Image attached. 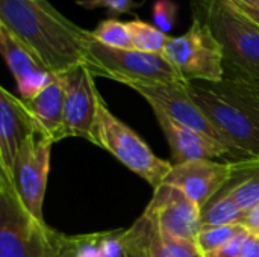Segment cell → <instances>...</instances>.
I'll return each mask as SVG.
<instances>
[{
  "mask_svg": "<svg viewBox=\"0 0 259 257\" xmlns=\"http://www.w3.org/2000/svg\"><path fill=\"white\" fill-rule=\"evenodd\" d=\"M0 26L55 76L87 64L90 30L67 20L46 0H0Z\"/></svg>",
  "mask_w": 259,
  "mask_h": 257,
  "instance_id": "obj_1",
  "label": "cell"
},
{
  "mask_svg": "<svg viewBox=\"0 0 259 257\" xmlns=\"http://www.w3.org/2000/svg\"><path fill=\"white\" fill-rule=\"evenodd\" d=\"M187 91L238 161H259V88L223 79L188 82Z\"/></svg>",
  "mask_w": 259,
  "mask_h": 257,
  "instance_id": "obj_2",
  "label": "cell"
},
{
  "mask_svg": "<svg viewBox=\"0 0 259 257\" xmlns=\"http://www.w3.org/2000/svg\"><path fill=\"white\" fill-rule=\"evenodd\" d=\"M202 17L223 47L225 79L259 88V26L228 0H194Z\"/></svg>",
  "mask_w": 259,
  "mask_h": 257,
  "instance_id": "obj_3",
  "label": "cell"
},
{
  "mask_svg": "<svg viewBox=\"0 0 259 257\" xmlns=\"http://www.w3.org/2000/svg\"><path fill=\"white\" fill-rule=\"evenodd\" d=\"M87 67L93 76L106 77L126 86L175 83L187 85L181 73L162 56L135 48H115L96 41L91 30L85 45Z\"/></svg>",
  "mask_w": 259,
  "mask_h": 257,
  "instance_id": "obj_4",
  "label": "cell"
},
{
  "mask_svg": "<svg viewBox=\"0 0 259 257\" xmlns=\"http://www.w3.org/2000/svg\"><path fill=\"white\" fill-rule=\"evenodd\" d=\"M91 142L117 158L153 189L159 188L173 170V164L158 158L135 130L109 111L102 97H99Z\"/></svg>",
  "mask_w": 259,
  "mask_h": 257,
  "instance_id": "obj_5",
  "label": "cell"
},
{
  "mask_svg": "<svg viewBox=\"0 0 259 257\" xmlns=\"http://www.w3.org/2000/svg\"><path fill=\"white\" fill-rule=\"evenodd\" d=\"M61 238L24 209L0 171V257H55Z\"/></svg>",
  "mask_w": 259,
  "mask_h": 257,
  "instance_id": "obj_6",
  "label": "cell"
},
{
  "mask_svg": "<svg viewBox=\"0 0 259 257\" xmlns=\"http://www.w3.org/2000/svg\"><path fill=\"white\" fill-rule=\"evenodd\" d=\"M162 56L187 82L219 83L225 79L223 47L209 24L197 14H193V23L184 35L170 36Z\"/></svg>",
  "mask_w": 259,
  "mask_h": 257,
  "instance_id": "obj_7",
  "label": "cell"
},
{
  "mask_svg": "<svg viewBox=\"0 0 259 257\" xmlns=\"http://www.w3.org/2000/svg\"><path fill=\"white\" fill-rule=\"evenodd\" d=\"M256 168H259L258 159L235 162H215L208 159L190 161L173 165L164 183L179 188L203 209L232 180Z\"/></svg>",
  "mask_w": 259,
  "mask_h": 257,
  "instance_id": "obj_8",
  "label": "cell"
},
{
  "mask_svg": "<svg viewBox=\"0 0 259 257\" xmlns=\"http://www.w3.org/2000/svg\"><path fill=\"white\" fill-rule=\"evenodd\" d=\"M53 144L46 136L32 135L20 148L11 174L6 176L24 209L41 224H47L42 215V204Z\"/></svg>",
  "mask_w": 259,
  "mask_h": 257,
  "instance_id": "obj_9",
  "label": "cell"
},
{
  "mask_svg": "<svg viewBox=\"0 0 259 257\" xmlns=\"http://www.w3.org/2000/svg\"><path fill=\"white\" fill-rule=\"evenodd\" d=\"M143 215L161 233L193 242L202 229V209L184 191L168 183L155 189Z\"/></svg>",
  "mask_w": 259,
  "mask_h": 257,
  "instance_id": "obj_10",
  "label": "cell"
},
{
  "mask_svg": "<svg viewBox=\"0 0 259 257\" xmlns=\"http://www.w3.org/2000/svg\"><path fill=\"white\" fill-rule=\"evenodd\" d=\"M61 79L65 89L64 138H85L91 141L100 97L94 76L87 65H79L61 74Z\"/></svg>",
  "mask_w": 259,
  "mask_h": 257,
  "instance_id": "obj_11",
  "label": "cell"
},
{
  "mask_svg": "<svg viewBox=\"0 0 259 257\" xmlns=\"http://www.w3.org/2000/svg\"><path fill=\"white\" fill-rule=\"evenodd\" d=\"M129 88H132L135 92L144 97L152 108L161 109L164 114H167L179 124H184L196 132H200L225 144L223 138L215 130L212 123L208 120V117L202 112V109L196 105V101L188 94L187 85L153 83V85H132Z\"/></svg>",
  "mask_w": 259,
  "mask_h": 257,
  "instance_id": "obj_12",
  "label": "cell"
},
{
  "mask_svg": "<svg viewBox=\"0 0 259 257\" xmlns=\"http://www.w3.org/2000/svg\"><path fill=\"white\" fill-rule=\"evenodd\" d=\"M38 133L26 103L0 86V171L11 174L23 144Z\"/></svg>",
  "mask_w": 259,
  "mask_h": 257,
  "instance_id": "obj_13",
  "label": "cell"
},
{
  "mask_svg": "<svg viewBox=\"0 0 259 257\" xmlns=\"http://www.w3.org/2000/svg\"><path fill=\"white\" fill-rule=\"evenodd\" d=\"M0 50L17 82V89L23 101L33 98L56 77L3 26H0Z\"/></svg>",
  "mask_w": 259,
  "mask_h": 257,
  "instance_id": "obj_14",
  "label": "cell"
},
{
  "mask_svg": "<svg viewBox=\"0 0 259 257\" xmlns=\"http://www.w3.org/2000/svg\"><path fill=\"white\" fill-rule=\"evenodd\" d=\"M156 117V121L171 148L173 165L184 164L190 161H214L215 158H222L226 155H232V151L217 139H212L200 132H196L184 124H179L167 114H164L158 108H152Z\"/></svg>",
  "mask_w": 259,
  "mask_h": 257,
  "instance_id": "obj_15",
  "label": "cell"
},
{
  "mask_svg": "<svg viewBox=\"0 0 259 257\" xmlns=\"http://www.w3.org/2000/svg\"><path fill=\"white\" fill-rule=\"evenodd\" d=\"M38 127V135L53 142L64 139L65 89L61 76H56L39 94L24 101Z\"/></svg>",
  "mask_w": 259,
  "mask_h": 257,
  "instance_id": "obj_16",
  "label": "cell"
},
{
  "mask_svg": "<svg viewBox=\"0 0 259 257\" xmlns=\"http://www.w3.org/2000/svg\"><path fill=\"white\" fill-rule=\"evenodd\" d=\"M134 227L152 257H203L196 242L161 233L146 215Z\"/></svg>",
  "mask_w": 259,
  "mask_h": 257,
  "instance_id": "obj_17",
  "label": "cell"
},
{
  "mask_svg": "<svg viewBox=\"0 0 259 257\" xmlns=\"http://www.w3.org/2000/svg\"><path fill=\"white\" fill-rule=\"evenodd\" d=\"M244 217L246 212L226 192L222 191L202 209V227L243 224Z\"/></svg>",
  "mask_w": 259,
  "mask_h": 257,
  "instance_id": "obj_18",
  "label": "cell"
},
{
  "mask_svg": "<svg viewBox=\"0 0 259 257\" xmlns=\"http://www.w3.org/2000/svg\"><path fill=\"white\" fill-rule=\"evenodd\" d=\"M126 24L135 50L147 53H162L165 44L170 39V36L159 30L155 24H149L140 18L131 20Z\"/></svg>",
  "mask_w": 259,
  "mask_h": 257,
  "instance_id": "obj_19",
  "label": "cell"
},
{
  "mask_svg": "<svg viewBox=\"0 0 259 257\" xmlns=\"http://www.w3.org/2000/svg\"><path fill=\"white\" fill-rule=\"evenodd\" d=\"M244 212L259 206V168L247 171L232 180L225 189Z\"/></svg>",
  "mask_w": 259,
  "mask_h": 257,
  "instance_id": "obj_20",
  "label": "cell"
},
{
  "mask_svg": "<svg viewBox=\"0 0 259 257\" xmlns=\"http://www.w3.org/2000/svg\"><path fill=\"white\" fill-rule=\"evenodd\" d=\"M246 230L249 229L243 224L222 226V227H202L196 238V245L200 250V253L205 256L211 251L225 247Z\"/></svg>",
  "mask_w": 259,
  "mask_h": 257,
  "instance_id": "obj_21",
  "label": "cell"
},
{
  "mask_svg": "<svg viewBox=\"0 0 259 257\" xmlns=\"http://www.w3.org/2000/svg\"><path fill=\"white\" fill-rule=\"evenodd\" d=\"M91 36L109 47L115 48H134V42L126 23H121L115 18H108L102 21L94 30H91Z\"/></svg>",
  "mask_w": 259,
  "mask_h": 257,
  "instance_id": "obj_22",
  "label": "cell"
},
{
  "mask_svg": "<svg viewBox=\"0 0 259 257\" xmlns=\"http://www.w3.org/2000/svg\"><path fill=\"white\" fill-rule=\"evenodd\" d=\"M178 5L173 0H156L152 8L153 24L164 33L170 32L178 20Z\"/></svg>",
  "mask_w": 259,
  "mask_h": 257,
  "instance_id": "obj_23",
  "label": "cell"
},
{
  "mask_svg": "<svg viewBox=\"0 0 259 257\" xmlns=\"http://www.w3.org/2000/svg\"><path fill=\"white\" fill-rule=\"evenodd\" d=\"M76 5L85 9L105 8L112 14H129L140 6V3H135L134 0H76Z\"/></svg>",
  "mask_w": 259,
  "mask_h": 257,
  "instance_id": "obj_24",
  "label": "cell"
},
{
  "mask_svg": "<svg viewBox=\"0 0 259 257\" xmlns=\"http://www.w3.org/2000/svg\"><path fill=\"white\" fill-rule=\"evenodd\" d=\"M249 233H250V230L243 232L241 235H238L234 241H231L225 247H222V248H219L215 251H211V253L205 254L203 257H241L243 245H244Z\"/></svg>",
  "mask_w": 259,
  "mask_h": 257,
  "instance_id": "obj_25",
  "label": "cell"
},
{
  "mask_svg": "<svg viewBox=\"0 0 259 257\" xmlns=\"http://www.w3.org/2000/svg\"><path fill=\"white\" fill-rule=\"evenodd\" d=\"M238 12L259 26V0H228Z\"/></svg>",
  "mask_w": 259,
  "mask_h": 257,
  "instance_id": "obj_26",
  "label": "cell"
},
{
  "mask_svg": "<svg viewBox=\"0 0 259 257\" xmlns=\"http://www.w3.org/2000/svg\"><path fill=\"white\" fill-rule=\"evenodd\" d=\"M77 251H79V236L62 235L55 257H77Z\"/></svg>",
  "mask_w": 259,
  "mask_h": 257,
  "instance_id": "obj_27",
  "label": "cell"
},
{
  "mask_svg": "<svg viewBox=\"0 0 259 257\" xmlns=\"http://www.w3.org/2000/svg\"><path fill=\"white\" fill-rule=\"evenodd\" d=\"M241 257H259V235L255 232H250L244 245Z\"/></svg>",
  "mask_w": 259,
  "mask_h": 257,
  "instance_id": "obj_28",
  "label": "cell"
},
{
  "mask_svg": "<svg viewBox=\"0 0 259 257\" xmlns=\"http://www.w3.org/2000/svg\"><path fill=\"white\" fill-rule=\"evenodd\" d=\"M243 224L250 232H259V206L246 212V217H244Z\"/></svg>",
  "mask_w": 259,
  "mask_h": 257,
  "instance_id": "obj_29",
  "label": "cell"
},
{
  "mask_svg": "<svg viewBox=\"0 0 259 257\" xmlns=\"http://www.w3.org/2000/svg\"><path fill=\"white\" fill-rule=\"evenodd\" d=\"M118 257H129V256H127V253H126V251H123V254H121V256H118Z\"/></svg>",
  "mask_w": 259,
  "mask_h": 257,
  "instance_id": "obj_30",
  "label": "cell"
},
{
  "mask_svg": "<svg viewBox=\"0 0 259 257\" xmlns=\"http://www.w3.org/2000/svg\"><path fill=\"white\" fill-rule=\"evenodd\" d=\"M255 233H258V235H259V232H255Z\"/></svg>",
  "mask_w": 259,
  "mask_h": 257,
  "instance_id": "obj_31",
  "label": "cell"
}]
</instances>
